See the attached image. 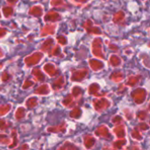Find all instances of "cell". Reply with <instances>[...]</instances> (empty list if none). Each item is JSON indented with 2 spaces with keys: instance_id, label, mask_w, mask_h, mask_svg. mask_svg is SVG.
<instances>
[{
  "instance_id": "cell-6",
  "label": "cell",
  "mask_w": 150,
  "mask_h": 150,
  "mask_svg": "<svg viewBox=\"0 0 150 150\" xmlns=\"http://www.w3.org/2000/svg\"><path fill=\"white\" fill-rule=\"evenodd\" d=\"M0 143L9 144V143H11V140L8 138H5V135H0Z\"/></svg>"
},
{
  "instance_id": "cell-4",
  "label": "cell",
  "mask_w": 150,
  "mask_h": 150,
  "mask_svg": "<svg viewBox=\"0 0 150 150\" xmlns=\"http://www.w3.org/2000/svg\"><path fill=\"white\" fill-rule=\"evenodd\" d=\"M12 106L11 105H2V106H0V116H4L5 115L7 112L10 111Z\"/></svg>"
},
{
  "instance_id": "cell-1",
  "label": "cell",
  "mask_w": 150,
  "mask_h": 150,
  "mask_svg": "<svg viewBox=\"0 0 150 150\" xmlns=\"http://www.w3.org/2000/svg\"><path fill=\"white\" fill-rule=\"evenodd\" d=\"M26 114V111L23 107H18V110L15 112V118L17 119H21L25 117Z\"/></svg>"
},
{
  "instance_id": "cell-9",
  "label": "cell",
  "mask_w": 150,
  "mask_h": 150,
  "mask_svg": "<svg viewBox=\"0 0 150 150\" xmlns=\"http://www.w3.org/2000/svg\"><path fill=\"white\" fill-rule=\"evenodd\" d=\"M33 75H35V76L37 77V79H43V77L42 76H41V75L39 74V71H38V69H35V70H33Z\"/></svg>"
},
{
  "instance_id": "cell-7",
  "label": "cell",
  "mask_w": 150,
  "mask_h": 150,
  "mask_svg": "<svg viewBox=\"0 0 150 150\" xmlns=\"http://www.w3.org/2000/svg\"><path fill=\"white\" fill-rule=\"evenodd\" d=\"M8 125L6 123L5 120L4 119H0V129H2V130H5V128H7Z\"/></svg>"
},
{
  "instance_id": "cell-2",
  "label": "cell",
  "mask_w": 150,
  "mask_h": 150,
  "mask_svg": "<svg viewBox=\"0 0 150 150\" xmlns=\"http://www.w3.org/2000/svg\"><path fill=\"white\" fill-rule=\"evenodd\" d=\"M34 92L36 94H39V95H46L47 93L48 92V86L47 85H42L41 86L40 88L36 89L34 90Z\"/></svg>"
},
{
  "instance_id": "cell-5",
  "label": "cell",
  "mask_w": 150,
  "mask_h": 150,
  "mask_svg": "<svg viewBox=\"0 0 150 150\" xmlns=\"http://www.w3.org/2000/svg\"><path fill=\"white\" fill-rule=\"evenodd\" d=\"M12 136H13V138H14V140H13V143H12V144H11V145L9 146V147H11V148H12V147H15L17 146V144H18V140H17V133H16V130H12Z\"/></svg>"
},
{
  "instance_id": "cell-8",
  "label": "cell",
  "mask_w": 150,
  "mask_h": 150,
  "mask_svg": "<svg viewBox=\"0 0 150 150\" xmlns=\"http://www.w3.org/2000/svg\"><path fill=\"white\" fill-rule=\"evenodd\" d=\"M33 84V82H31V81H29V80H26V81L25 82L24 85H23V89L29 88V87H30V86H32Z\"/></svg>"
},
{
  "instance_id": "cell-3",
  "label": "cell",
  "mask_w": 150,
  "mask_h": 150,
  "mask_svg": "<svg viewBox=\"0 0 150 150\" xmlns=\"http://www.w3.org/2000/svg\"><path fill=\"white\" fill-rule=\"evenodd\" d=\"M26 107H27L28 109H33L34 106L37 105V98H30L26 101Z\"/></svg>"
},
{
  "instance_id": "cell-10",
  "label": "cell",
  "mask_w": 150,
  "mask_h": 150,
  "mask_svg": "<svg viewBox=\"0 0 150 150\" xmlns=\"http://www.w3.org/2000/svg\"><path fill=\"white\" fill-rule=\"evenodd\" d=\"M8 78V76H7V74L6 73H4V75H3V77H2V80L5 82V81H6V79Z\"/></svg>"
}]
</instances>
